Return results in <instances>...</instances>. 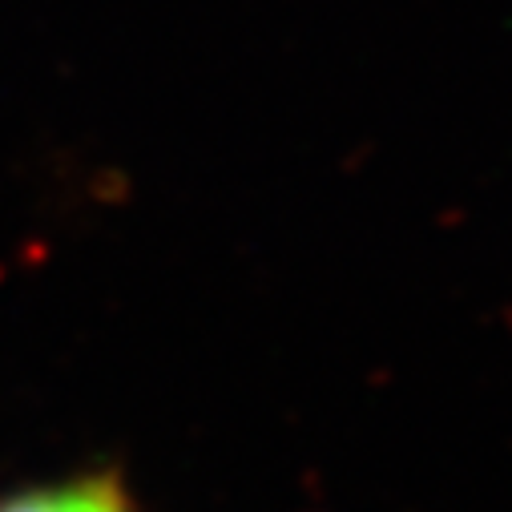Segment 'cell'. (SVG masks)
<instances>
[{"label":"cell","mask_w":512,"mask_h":512,"mask_svg":"<svg viewBox=\"0 0 512 512\" xmlns=\"http://www.w3.org/2000/svg\"><path fill=\"white\" fill-rule=\"evenodd\" d=\"M0 512H125V504L109 484L85 480V484L21 492L13 500H0Z\"/></svg>","instance_id":"cell-1"}]
</instances>
